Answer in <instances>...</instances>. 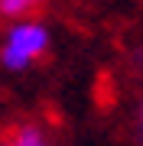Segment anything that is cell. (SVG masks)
Here are the masks:
<instances>
[{
  "instance_id": "cell-1",
  "label": "cell",
  "mask_w": 143,
  "mask_h": 146,
  "mask_svg": "<svg viewBox=\"0 0 143 146\" xmlns=\"http://www.w3.org/2000/svg\"><path fill=\"white\" fill-rule=\"evenodd\" d=\"M49 49H52V29L43 16L13 20L0 33V68L10 75H23L43 62Z\"/></svg>"
},
{
  "instance_id": "cell-2",
  "label": "cell",
  "mask_w": 143,
  "mask_h": 146,
  "mask_svg": "<svg viewBox=\"0 0 143 146\" xmlns=\"http://www.w3.org/2000/svg\"><path fill=\"white\" fill-rule=\"evenodd\" d=\"M0 146H59L52 133L46 130L39 120H20L10 127V133L0 140Z\"/></svg>"
},
{
  "instance_id": "cell-3",
  "label": "cell",
  "mask_w": 143,
  "mask_h": 146,
  "mask_svg": "<svg viewBox=\"0 0 143 146\" xmlns=\"http://www.w3.org/2000/svg\"><path fill=\"white\" fill-rule=\"evenodd\" d=\"M49 0H0V20L13 23V20H26V16H39V10Z\"/></svg>"
},
{
  "instance_id": "cell-4",
  "label": "cell",
  "mask_w": 143,
  "mask_h": 146,
  "mask_svg": "<svg viewBox=\"0 0 143 146\" xmlns=\"http://www.w3.org/2000/svg\"><path fill=\"white\" fill-rule=\"evenodd\" d=\"M133 133H137V146H143V91L137 98V110H133Z\"/></svg>"
},
{
  "instance_id": "cell-5",
  "label": "cell",
  "mask_w": 143,
  "mask_h": 146,
  "mask_svg": "<svg viewBox=\"0 0 143 146\" xmlns=\"http://www.w3.org/2000/svg\"><path fill=\"white\" fill-rule=\"evenodd\" d=\"M0 110H3V98H0Z\"/></svg>"
}]
</instances>
